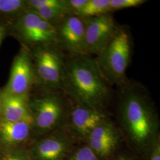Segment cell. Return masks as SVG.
<instances>
[{
    "mask_svg": "<svg viewBox=\"0 0 160 160\" xmlns=\"http://www.w3.org/2000/svg\"><path fill=\"white\" fill-rule=\"evenodd\" d=\"M65 144L56 138L42 141L37 148V155L41 160H58L63 155Z\"/></svg>",
    "mask_w": 160,
    "mask_h": 160,
    "instance_id": "obj_15",
    "label": "cell"
},
{
    "mask_svg": "<svg viewBox=\"0 0 160 160\" xmlns=\"http://www.w3.org/2000/svg\"><path fill=\"white\" fill-rule=\"evenodd\" d=\"M84 21L86 54L97 55L113 37L119 26L110 13L84 18Z\"/></svg>",
    "mask_w": 160,
    "mask_h": 160,
    "instance_id": "obj_6",
    "label": "cell"
},
{
    "mask_svg": "<svg viewBox=\"0 0 160 160\" xmlns=\"http://www.w3.org/2000/svg\"><path fill=\"white\" fill-rule=\"evenodd\" d=\"M1 97L2 120L8 122H33L29 109V96L14 95L3 92L1 94Z\"/></svg>",
    "mask_w": 160,
    "mask_h": 160,
    "instance_id": "obj_11",
    "label": "cell"
},
{
    "mask_svg": "<svg viewBox=\"0 0 160 160\" xmlns=\"http://www.w3.org/2000/svg\"><path fill=\"white\" fill-rule=\"evenodd\" d=\"M1 160H28V158L23 152L12 151L4 155Z\"/></svg>",
    "mask_w": 160,
    "mask_h": 160,
    "instance_id": "obj_21",
    "label": "cell"
},
{
    "mask_svg": "<svg viewBox=\"0 0 160 160\" xmlns=\"http://www.w3.org/2000/svg\"><path fill=\"white\" fill-rule=\"evenodd\" d=\"M88 0H67L69 10L71 14H76L87 3Z\"/></svg>",
    "mask_w": 160,
    "mask_h": 160,
    "instance_id": "obj_20",
    "label": "cell"
},
{
    "mask_svg": "<svg viewBox=\"0 0 160 160\" xmlns=\"http://www.w3.org/2000/svg\"><path fill=\"white\" fill-rule=\"evenodd\" d=\"M70 117L72 128L83 136H88L97 125L106 119V114L100 109L78 104L71 110Z\"/></svg>",
    "mask_w": 160,
    "mask_h": 160,
    "instance_id": "obj_12",
    "label": "cell"
},
{
    "mask_svg": "<svg viewBox=\"0 0 160 160\" xmlns=\"http://www.w3.org/2000/svg\"><path fill=\"white\" fill-rule=\"evenodd\" d=\"M52 45L35 46L31 53L35 80L52 90H62L65 58Z\"/></svg>",
    "mask_w": 160,
    "mask_h": 160,
    "instance_id": "obj_4",
    "label": "cell"
},
{
    "mask_svg": "<svg viewBox=\"0 0 160 160\" xmlns=\"http://www.w3.org/2000/svg\"><path fill=\"white\" fill-rule=\"evenodd\" d=\"M116 160H130L129 158H126L125 157H123V156H119L117 159Z\"/></svg>",
    "mask_w": 160,
    "mask_h": 160,
    "instance_id": "obj_24",
    "label": "cell"
},
{
    "mask_svg": "<svg viewBox=\"0 0 160 160\" xmlns=\"http://www.w3.org/2000/svg\"><path fill=\"white\" fill-rule=\"evenodd\" d=\"M29 106L30 110L33 112V123L41 131L53 128L63 118V100L53 92L34 97L29 101Z\"/></svg>",
    "mask_w": 160,
    "mask_h": 160,
    "instance_id": "obj_8",
    "label": "cell"
},
{
    "mask_svg": "<svg viewBox=\"0 0 160 160\" xmlns=\"http://www.w3.org/2000/svg\"><path fill=\"white\" fill-rule=\"evenodd\" d=\"M132 49L133 40L129 27L119 26L113 37L95 59L109 84L120 87L129 81L126 70L131 60Z\"/></svg>",
    "mask_w": 160,
    "mask_h": 160,
    "instance_id": "obj_3",
    "label": "cell"
},
{
    "mask_svg": "<svg viewBox=\"0 0 160 160\" xmlns=\"http://www.w3.org/2000/svg\"><path fill=\"white\" fill-rule=\"evenodd\" d=\"M147 1L145 0H110V12L122 9L137 7L142 6Z\"/></svg>",
    "mask_w": 160,
    "mask_h": 160,
    "instance_id": "obj_18",
    "label": "cell"
},
{
    "mask_svg": "<svg viewBox=\"0 0 160 160\" xmlns=\"http://www.w3.org/2000/svg\"><path fill=\"white\" fill-rule=\"evenodd\" d=\"M151 160H160V148L159 144H158L151 155Z\"/></svg>",
    "mask_w": 160,
    "mask_h": 160,
    "instance_id": "obj_22",
    "label": "cell"
},
{
    "mask_svg": "<svg viewBox=\"0 0 160 160\" xmlns=\"http://www.w3.org/2000/svg\"><path fill=\"white\" fill-rule=\"evenodd\" d=\"M35 81L31 53L22 48L14 58L9 80L4 92L18 96H28Z\"/></svg>",
    "mask_w": 160,
    "mask_h": 160,
    "instance_id": "obj_9",
    "label": "cell"
},
{
    "mask_svg": "<svg viewBox=\"0 0 160 160\" xmlns=\"http://www.w3.org/2000/svg\"><path fill=\"white\" fill-rule=\"evenodd\" d=\"M119 108L121 122L130 137L143 143L157 129V120L143 86L128 81L119 87Z\"/></svg>",
    "mask_w": 160,
    "mask_h": 160,
    "instance_id": "obj_2",
    "label": "cell"
},
{
    "mask_svg": "<svg viewBox=\"0 0 160 160\" xmlns=\"http://www.w3.org/2000/svg\"><path fill=\"white\" fill-rule=\"evenodd\" d=\"M28 9L26 1L23 0H0V14H21Z\"/></svg>",
    "mask_w": 160,
    "mask_h": 160,
    "instance_id": "obj_17",
    "label": "cell"
},
{
    "mask_svg": "<svg viewBox=\"0 0 160 160\" xmlns=\"http://www.w3.org/2000/svg\"><path fill=\"white\" fill-rule=\"evenodd\" d=\"M33 124L32 121L8 122L2 120L0 122V138L6 143L21 142L28 137Z\"/></svg>",
    "mask_w": 160,
    "mask_h": 160,
    "instance_id": "obj_14",
    "label": "cell"
},
{
    "mask_svg": "<svg viewBox=\"0 0 160 160\" xmlns=\"http://www.w3.org/2000/svg\"><path fill=\"white\" fill-rule=\"evenodd\" d=\"M62 90L77 104L96 109L112 94L96 60L84 54L65 59Z\"/></svg>",
    "mask_w": 160,
    "mask_h": 160,
    "instance_id": "obj_1",
    "label": "cell"
},
{
    "mask_svg": "<svg viewBox=\"0 0 160 160\" xmlns=\"http://www.w3.org/2000/svg\"><path fill=\"white\" fill-rule=\"evenodd\" d=\"M109 3L110 0H88L86 4L75 14L88 18L110 13Z\"/></svg>",
    "mask_w": 160,
    "mask_h": 160,
    "instance_id": "obj_16",
    "label": "cell"
},
{
    "mask_svg": "<svg viewBox=\"0 0 160 160\" xmlns=\"http://www.w3.org/2000/svg\"><path fill=\"white\" fill-rule=\"evenodd\" d=\"M91 149L102 157H107L114 148L118 140L116 129L108 120H103L89 134Z\"/></svg>",
    "mask_w": 160,
    "mask_h": 160,
    "instance_id": "obj_10",
    "label": "cell"
},
{
    "mask_svg": "<svg viewBox=\"0 0 160 160\" xmlns=\"http://www.w3.org/2000/svg\"><path fill=\"white\" fill-rule=\"evenodd\" d=\"M71 160H98L94 152L89 147H84L79 149Z\"/></svg>",
    "mask_w": 160,
    "mask_h": 160,
    "instance_id": "obj_19",
    "label": "cell"
},
{
    "mask_svg": "<svg viewBox=\"0 0 160 160\" xmlns=\"http://www.w3.org/2000/svg\"><path fill=\"white\" fill-rule=\"evenodd\" d=\"M57 43L71 55H87L84 18L69 14L55 26Z\"/></svg>",
    "mask_w": 160,
    "mask_h": 160,
    "instance_id": "obj_7",
    "label": "cell"
},
{
    "mask_svg": "<svg viewBox=\"0 0 160 160\" xmlns=\"http://www.w3.org/2000/svg\"><path fill=\"white\" fill-rule=\"evenodd\" d=\"M16 29L21 39L29 45L57 43L55 28L33 10L26 9L20 14Z\"/></svg>",
    "mask_w": 160,
    "mask_h": 160,
    "instance_id": "obj_5",
    "label": "cell"
},
{
    "mask_svg": "<svg viewBox=\"0 0 160 160\" xmlns=\"http://www.w3.org/2000/svg\"><path fill=\"white\" fill-rule=\"evenodd\" d=\"M1 109H2V105H1V97L0 94V116H1Z\"/></svg>",
    "mask_w": 160,
    "mask_h": 160,
    "instance_id": "obj_25",
    "label": "cell"
},
{
    "mask_svg": "<svg viewBox=\"0 0 160 160\" xmlns=\"http://www.w3.org/2000/svg\"><path fill=\"white\" fill-rule=\"evenodd\" d=\"M6 34V28L2 25H0V45Z\"/></svg>",
    "mask_w": 160,
    "mask_h": 160,
    "instance_id": "obj_23",
    "label": "cell"
},
{
    "mask_svg": "<svg viewBox=\"0 0 160 160\" xmlns=\"http://www.w3.org/2000/svg\"><path fill=\"white\" fill-rule=\"evenodd\" d=\"M28 9L33 10L55 28L64 17L71 14L67 0H28Z\"/></svg>",
    "mask_w": 160,
    "mask_h": 160,
    "instance_id": "obj_13",
    "label": "cell"
}]
</instances>
